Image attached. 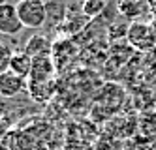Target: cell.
<instances>
[{"label": "cell", "instance_id": "obj_1", "mask_svg": "<svg viewBox=\"0 0 156 150\" xmlns=\"http://www.w3.org/2000/svg\"><path fill=\"white\" fill-rule=\"evenodd\" d=\"M15 6H17L19 19L25 25V28L38 30L49 19L47 2H43V0H19Z\"/></svg>", "mask_w": 156, "mask_h": 150}, {"label": "cell", "instance_id": "obj_2", "mask_svg": "<svg viewBox=\"0 0 156 150\" xmlns=\"http://www.w3.org/2000/svg\"><path fill=\"white\" fill-rule=\"evenodd\" d=\"M128 41L139 51H149L156 45V28L149 23H132L128 25Z\"/></svg>", "mask_w": 156, "mask_h": 150}, {"label": "cell", "instance_id": "obj_3", "mask_svg": "<svg viewBox=\"0 0 156 150\" xmlns=\"http://www.w3.org/2000/svg\"><path fill=\"white\" fill-rule=\"evenodd\" d=\"M25 25L21 23L19 13H17V6L13 4H0V32L6 36H15V34L23 32Z\"/></svg>", "mask_w": 156, "mask_h": 150}, {"label": "cell", "instance_id": "obj_4", "mask_svg": "<svg viewBox=\"0 0 156 150\" xmlns=\"http://www.w3.org/2000/svg\"><path fill=\"white\" fill-rule=\"evenodd\" d=\"M23 88H25V77L17 75L12 70L0 73V94L4 98H15Z\"/></svg>", "mask_w": 156, "mask_h": 150}, {"label": "cell", "instance_id": "obj_5", "mask_svg": "<svg viewBox=\"0 0 156 150\" xmlns=\"http://www.w3.org/2000/svg\"><path fill=\"white\" fill-rule=\"evenodd\" d=\"M55 73V68H53V60L49 54H38L34 56L32 60V72H30V79L34 81H51Z\"/></svg>", "mask_w": 156, "mask_h": 150}, {"label": "cell", "instance_id": "obj_6", "mask_svg": "<svg viewBox=\"0 0 156 150\" xmlns=\"http://www.w3.org/2000/svg\"><path fill=\"white\" fill-rule=\"evenodd\" d=\"M32 56L25 51H19L13 54V58H12V64H9V70L15 72L17 75L21 77H30V72H32Z\"/></svg>", "mask_w": 156, "mask_h": 150}, {"label": "cell", "instance_id": "obj_7", "mask_svg": "<svg viewBox=\"0 0 156 150\" xmlns=\"http://www.w3.org/2000/svg\"><path fill=\"white\" fill-rule=\"evenodd\" d=\"M47 45H49V41L43 38V36H34V38H30V40H28V43L25 45V53H28L32 58H34V56L45 53Z\"/></svg>", "mask_w": 156, "mask_h": 150}, {"label": "cell", "instance_id": "obj_8", "mask_svg": "<svg viewBox=\"0 0 156 150\" xmlns=\"http://www.w3.org/2000/svg\"><path fill=\"white\" fill-rule=\"evenodd\" d=\"M107 6V0H85L83 2V15L88 19L98 17Z\"/></svg>", "mask_w": 156, "mask_h": 150}, {"label": "cell", "instance_id": "obj_9", "mask_svg": "<svg viewBox=\"0 0 156 150\" xmlns=\"http://www.w3.org/2000/svg\"><path fill=\"white\" fill-rule=\"evenodd\" d=\"M0 49H2V56H0V73H2V72L9 70V64H12V58H13L15 53L9 51V47H8L6 43L0 45Z\"/></svg>", "mask_w": 156, "mask_h": 150}, {"label": "cell", "instance_id": "obj_10", "mask_svg": "<svg viewBox=\"0 0 156 150\" xmlns=\"http://www.w3.org/2000/svg\"><path fill=\"white\" fill-rule=\"evenodd\" d=\"M119 9L126 17H133V13H139V8L133 0H122V2H119Z\"/></svg>", "mask_w": 156, "mask_h": 150}, {"label": "cell", "instance_id": "obj_11", "mask_svg": "<svg viewBox=\"0 0 156 150\" xmlns=\"http://www.w3.org/2000/svg\"><path fill=\"white\" fill-rule=\"evenodd\" d=\"M0 2H2V4H6V2H8V0H0Z\"/></svg>", "mask_w": 156, "mask_h": 150}, {"label": "cell", "instance_id": "obj_12", "mask_svg": "<svg viewBox=\"0 0 156 150\" xmlns=\"http://www.w3.org/2000/svg\"><path fill=\"white\" fill-rule=\"evenodd\" d=\"M38 150H47V148H38Z\"/></svg>", "mask_w": 156, "mask_h": 150}, {"label": "cell", "instance_id": "obj_13", "mask_svg": "<svg viewBox=\"0 0 156 150\" xmlns=\"http://www.w3.org/2000/svg\"><path fill=\"white\" fill-rule=\"evenodd\" d=\"M43 2H47V0H43Z\"/></svg>", "mask_w": 156, "mask_h": 150}]
</instances>
